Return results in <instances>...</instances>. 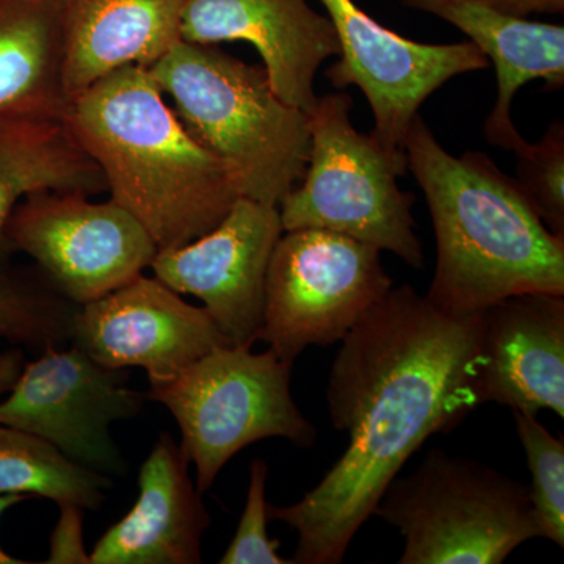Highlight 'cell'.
<instances>
[{"label": "cell", "instance_id": "obj_25", "mask_svg": "<svg viewBox=\"0 0 564 564\" xmlns=\"http://www.w3.org/2000/svg\"><path fill=\"white\" fill-rule=\"evenodd\" d=\"M269 466L263 459L251 463L250 486L242 518L231 544L220 558V564H293L278 554L280 543L270 540L269 503L265 500Z\"/></svg>", "mask_w": 564, "mask_h": 564}, {"label": "cell", "instance_id": "obj_5", "mask_svg": "<svg viewBox=\"0 0 564 564\" xmlns=\"http://www.w3.org/2000/svg\"><path fill=\"white\" fill-rule=\"evenodd\" d=\"M352 98L336 91L310 113L311 151L302 182L280 204L282 229H325L380 251L415 270L425 254L415 234V196L399 185L406 155L386 150L372 133L356 131Z\"/></svg>", "mask_w": 564, "mask_h": 564}, {"label": "cell", "instance_id": "obj_27", "mask_svg": "<svg viewBox=\"0 0 564 564\" xmlns=\"http://www.w3.org/2000/svg\"><path fill=\"white\" fill-rule=\"evenodd\" d=\"M508 17L530 20L534 14H563L564 0H475Z\"/></svg>", "mask_w": 564, "mask_h": 564}, {"label": "cell", "instance_id": "obj_20", "mask_svg": "<svg viewBox=\"0 0 564 564\" xmlns=\"http://www.w3.org/2000/svg\"><path fill=\"white\" fill-rule=\"evenodd\" d=\"M58 0H0V117L65 118Z\"/></svg>", "mask_w": 564, "mask_h": 564}, {"label": "cell", "instance_id": "obj_1", "mask_svg": "<svg viewBox=\"0 0 564 564\" xmlns=\"http://www.w3.org/2000/svg\"><path fill=\"white\" fill-rule=\"evenodd\" d=\"M481 313L455 315L413 285L392 288L340 343L329 419L348 448L321 484L269 518L299 533L292 563L339 564L408 459L475 408Z\"/></svg>", "mask_w": 564, "mask_h": 564}, {"label": "cell", "instance_id": "obj_28", "mask_svg": "<svg viewBox=\"0 0 564 564\" xmlns=\"http://www.w3.org/2000/svg\"><path fill=\"white\" fill-rule=\"evenodd\" d=\"M24 366V352L21 348L0 351V397L6 395L13 389Z\"/></svg>", "mask_w": 564, "mask_h": 564}, {"label": "cell", "instance_id": "obj_14", "mask_svg": "<svg viewBox=\"0 0 564 564\" xmlns=\"http://www.w3.org/2000/svg\"><path fill=\"white\" fill-rule=\"evenodd\" d=\"M181 39L252 44L274 93L307 115L318 101L315 74L340 52L332 20L307 0H185Z\"/></svg>", "mask_w": 564, "mask_h": 564}, {"label": "cell", "instance_id": "obj_7", "mask_svg": "<svg viewBox=\"0 0 564 564\" xmlns=\"http://www.w3.org/2000/svg\"><path fill=\"white\" fill-rule=\"evenodd\" d=\"M292 367L272 348L252 352L250 345H223L147 393L176 419L199 492L258 441L282 437L296 447H313L317 430L293 402Z\"/></svg>", "mask_w": 564, "mask_h": 564}, {"label": "cell", "instance_id": "obj_8", "mask_svg": "<svg viewBox=\"0 0 564 564\" xmlns=\"http://www.w3.org/2000/svg\"><path fill=\"white\" fill-rule=\"evenodd\" d=\"M381 251L325 229L284 231L270 258L258 340L285 361L340 343L393 288Z\"/></svg>", "mask_w": 564, "mask_h": 564}, {"label": "cell", "instance_id": "obj_11", "mask_svg": "<svg viewBox=\"0 0 564 564\" xmlns=\"http://www.w3.org/2000/svg\"><path fill=\"white\" fill-rule=\"evenodd\" d=\"M321 2L340 47L326 79L336 90L364 93L375 120L370 133L395 154H404L408 128L430 96L454 77L491 65L473 41L419 43L375 21L355 0Z\"/></svg>", "mask_w": 564, "mask_h": 564}, {"label": "cell", "instance_id": "obj_4", "mask_svg": "<svg viewBox=\"0 0 564 564\" xmlns=\"http://www.w3.org/2000/svg\"><path fill=\"white\" fill-rule=\"evenodd\" d=\"M151 76L193 139L225 162L240 196L280 207L310 162V115L274 93L263 66L181 40Z\"/></svg>", "mask_w": 564, "mask_h": 564}, {"label": "cell", "instance_id": "obj_12", "mask_svg": "<svg viewBox=\"0 0 564 564\" xmlns=\"http://www.w3.org/2000/svg\"><path fill=\"white\" fill-rule=\"evenodd\" d=\"M284 232L280 209L240 196L212 231L163 248L151 262L159 281L202 300L231 345L258 340L270 258Z\"/></svg>", "mask_w": 564, "mask_h": 564}, {"label": "cell", "instance_id": "obj_2", "mask_svg": "<svg viewBox=\"0 0 564 564\" xmlns=\"http://www.w3.org/2000/svg\"><path fill=\"white\" fill-rule=\"evenodd\" d=\"M403 151L436 237L426 292L434 306L473 315L522 293L564 295V236L545 228L514 177L485 152L451 154L421 115L408 128Z\"/></svg>", "mask_w": 564, "mask_h": 564}, {"label": "cell", "instance_id": "obj_15", "mask_svg": "<svg viewBox=\"0 0 564 564\" xmlns=\"http://www.w3.org/2000/svg\"><path fill=\"white\" fill-rule=\"evenodd\" d=\"M478 403L564 417V295L522 293L481 313Z\"/></svg>", "mask_w": 564, "mask_h": 564}, {"label": "cell", "instance_id": "obj_9", "mask_svg": "<svg viewBox=\"0 0 564 564\" xmlns=\"http://www.w3.org/2000/svg\"><path fill=\"white\" fill-rule=\"evenodd\" d=\"M63 296L87 304L117 291L151 267L159 248L143 225L109 199L79 192H40L18 204L6 228Z\"/></svg>", "mask_w": 564, "mask_h": 564}, {"label": "cell", "instance_id": "obj_6", "mask_svg": "<svg viewBox=\"0 0 564 564\" xmlns=\"http://www.w3.org/2000/svg\"><path fill=\"white\" fill-rule=\"evenodd\" d=\"M373 516L404 538L399 564H500L540 538L529 486L441 448L393 478Z\"/></svg>", "mask_w": 564, "mask_h": 564}, {"label": "cell", "instance_id": "obj_18", "mask_svg": "<svg viewBox=\"0 0 564 564\" xmlns=\"http://www.w3.org/2000/svg\"><path fill=\"white\" fill-rule=\"evenodd\" d=\"M185 0H58L69 99L113 70L151 68L181 39Z\"/></svg>", "mask_w": 564, "mask_h": 564}, {"label": "cell", "instance_id": "obj_29", "mask_svg": "<svg viewBox=\"0 0 564 564\" xmlns=\"http://www.w3.org/2000/svg\"><path fill=\"white\" fill-rule=\"evenodd\" d=\"M28 499H31V497L24 496V494H0V518H2V514L6 513V511L13 508L14 505L24 502V500ZM0 564H28V562L7 554V552L0 547Z\"/></svg>", "mask_w": 564, "mask_h": 564}, {"label": "cell", "instance_id": "obj_21", "mask_svg": "<svg viewBox=\"0 0 564 564\" xmlns=\"http://www.w3.org/2000/svg\"><path fill=\"white\" fill-rule=\"evenodd\" d=\"M109 475L95 473L66 458L58 448L35 434L0 423V494L44 497L52 502L99 510Z\"/></svg>", "mask_w": 564, "mask_h": 564}, {"label": "cell", "instance_id": "obj_3", "mask_svg": "<svg viewBox=\"0 0 564 564\" xmlns=\"http://www.w3.org/2000/svg\"><path fill=\"white\" fill-rule=\"evenodd\" d=\"M65 121L159 250L212 231L240 198L228 166L193 139L143 66L95 82L70 99Z\"/></svg>", "mask_w": 564, "mask_h": 564}, {"label": "cell", "instance_id": "obj_16", "mask_svg": "<svg viewBox=\"0 0 564 564\" xmlns=\"http://www.w3.org/2000/svg\"><path fill=\"white\" fill-rule=\"evenodd\" d=\"M187 456L162 433L141 464L139 497L90 554L93 564H198L210 514Z\"/></svg>", "mask_w": 564, "mask_h": 564}, {"label": "cell", "instance_id": "obj_17", "mask_svg": "<svg viewBox=\"0 0 564 564\" xmlns=\"http://www.w3.org/2000/svg\"><path fill=\"white\" fill-rule=\"evenodd\" d=\"M404 7L451 22L473 41L497 73V98L484 126L488 143L514 151L524 141L511 107L519 88L543 80L545 91L564 85V28L508 17L475 0H402Z\"/></svg>", "mask_w": 564, "mask_h": 564}, {"label": "cell", "instance_id": "obj_19", "mask_svg": "<svg viewBox=\"0 0 564 564\" xmlns=\"http://www.w3.org/2000/svg\"><path fill=\"white\" fill-rule=\"evenodd\" d=\"M107 191L101 170L87 154L65 118L0 117V267L13 248L6 228L10 215L40 192Z\"/></svg>", "mask_w": 564, "mask_h": 564}, {"label": "cell", "instance_id": "obj_22", "mask_svg": "<svg viewBox=\"0 0 564 564\" xmlns=\"http://www.w3.org/2000/svg\"><path fill=\"white\" fill-rule=\"evenodd\" d=\"M79 304L54 285L14 280L0 274V339L43 350L70 343Z\"/></svg>", "mask_w": 564, "mask_h": 564}, {"label": "cell", "instance_id": "obj_24", "mask_svg": "<svg viewBox=\"0 0 564 564\" xmlns=\"http://www.w3.org/2000/svg\"><path fill=\"white\" fill-rule=\"evenodd\" d=\"M516 155V184L549 231L564 236V124L551 122L540 140L522 141Z\"/></svg>", "mask_w": 564, "mask_h": 564}, {"label": "cell", "instance_id": "obj_10", "mask_svg": "<svg viewBox=\"0 0 564 564\" xmlns=\"http://www.w3.org/2000/svg\"><path fill=\"white\" fill-rule=\"evenodd\" d=\"M128 380V369L99 366L74 345H47L0 402V423L35 434L87 469L121 477L128 466L110 425L135 417L147 400Z\"/></svg>", "mask_w": 564, "mask_h": 564}, {"label": "cell", "instance_id": "obj_26", "mask_svg": "<svg viewBox=\"0 0 564 564\" xmlns=\"http://www.w3.org/2000/svg\"><path fill=\"white\" fill-rule=\"evenodd\" d=\"M84 511L76 505H62L61 519L55 525L51 536L50 558L44 563L50 564H90V554L85 551Z\"/></svg>", "mask_w": 564, "mask_h": 564}, {"label": "cell", "instance_id": "obj_13", "mask_svg": "<svg viewBox=\"0 0 564 564\" xmlns=\"http://www.w3.org/2000/svg\"><path fill=\"white\" fill-rule=\"evenodd\" d=\"M70 344L107 369L141 367L151 388L170 383L214 348L231 345L204 307L143 273L82 304Z\"/></svg>", "mask_w": 564, "mask_h": 564}, {"label": "cell", "instance_id": "obj_23", "mask_svg": "<svg viewBox=\"0 0 564 564\" xmlns=\"http://www.w3.org/2000/svg\"><path fill=\"white\" fill-rule=\"evenodd\" d=\"M516 432L532 474L530 502L540 538L564 547V443L536 414L513 410Z\"/></svg>", "mask_w": 564, "mask_h": 564}]
</instances>
